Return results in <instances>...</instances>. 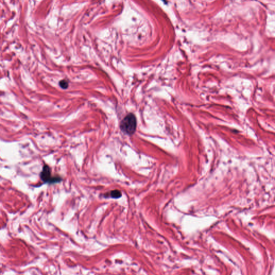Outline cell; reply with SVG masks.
<instances>
[{
    "label": "cell",
    "mask_w": 275,
    "mask_h": 275,
    "mask_svg": "<svg viewBox=\"0 0 275 275\" xmlns=\"http://www.w3.org/2000/svg\"><path fill=\"white\" fill-rule=\"evenodd\" d=\"M110 197L111 198H115V199L120 198L121 197V192L120 191L117 190H113L111 192H110Z\"/></svg>",
    "instance_id": "3957f363"
},
{
    "label": "cell",
    "mask_w": 275,
    "mask_h": 275,
    "mask_svg": "<svg viewBox=\"0 0 275 275\" xmlns=\"http://www.w3.org/2000/svg\"><path fill=\"white\" fill-rule=\"evenodd\" d=\"M59 86L62 89H67L69 86V82L67 80H61L59 82Z\"/></svg>",
    "instance_id": "277c9868"
},
{
    "label": "cell",
    "mask_w": 275,
    "mask_h": 275,
    "mask_svg": "<svg viewBox=\"0 0 275 275\" xmlns=\"http://www.w3.org/2000/svg\"><path fill=\"white\" fill-rule=\"evenodd\" d=\"M136 117L135 115L130 113L126 115L120 124V128L123 132L127 135H132L136 132Z\"/></svg>",
    "instance_id": "6da1fadb"
},
{
    "label": "cell",
    "mask_w": 275,
    "mask_h": 275,
    "mask_svg": "<svg viewBox=\"0 0 275 275\" xmlns=\"http://www.w3.org/2000/svg\"><path fill=\"white\" fill-rule=\"evenodd\" d=\"M40 178L44 182H48L50 183H58L61 180L60 178L51 176V170L50 168L47 165L44 166L43 170L40 174Z\"/></svg>",
    "instance_id": "7a4b0ae2"
}]
</instances>
